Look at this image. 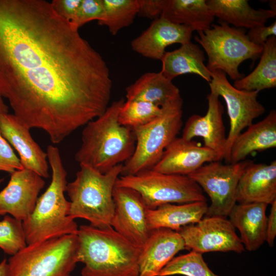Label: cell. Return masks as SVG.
<instances>
[{
	"mask_svg": "<svg viewBox=\"0 0 276 276\" xmlns=\"http://www.w3.org/2000/svg\"><path fill=\"white\" fill-rule=\"evenodd\" d=\"M109 68L44 0H0V95L29 129L59 144L102 114Z\"/></svg>",
	"mask_w": 276,
	"mask_h": 276,
	"instance_id": "obj_1",
	"label": "cell"
},
{
	"mask_svg": "<svg viewBox=\"0 0 276 276\" xmlns=\"http://www.w3.org/2000/svg\"><path fill=\"white\" fill-rule=\"evenodd\" d=\"M124 98L113 102L100 116L85 125L75 159L104 174L126 162L134 153L136 140L131 128L119 122Z\"/></svg>",
	"mask_w": 276,
	"mask_h": 276,
	"instance_id": "obj_2",
	"label": "cell"
},
{
	"mask_svg": "<svg viewBox=\"0 0 276 276\" xmlns=\"http://www.w3.org/2000/svg\"><path fill=\"white\" fill-rule=\"evenodd\" d=\"M77 235L78 262L84 265L82 276H139L141 248L112 227L82 225Z\"/></svg>",
	"mask_w": 276,
	"mask_h": 276,
	"instance_id": "obj_3",
	"label": "cell"
},
{
	"mask_svg": "<svg viewBox=\"0 0 276 276\" xmlns=\"http://www.w3.org/2000/svg\"><path fill=\"white\" fill-rule=\"evenodd\" d=\"M46 152L52 170L51 181L38 197L32 214L22 222L27 244L76 234L78 229L77 223L69 216L70 202L64 196L67 174L59 150L50 145Z\"/></svg>",
	"mask_w": 276,
	"mask_h": 276,
	"instance_id": "obj_4",
	"label": "cell"
},
{
	"mask_svg": "<svg viewBox=\"0 0 276 276\" xmlns=\"http://www.w3.org/2000/svg\"><path fill=\"white\" fill-rule=\"evenodd\" d=\"M79 165L75 179L66 186L70 199L69 216L74 220L86 219L95 227H111L114 210L113 191L123 165L119 164L104 174L87 165Z\"/></svg>",
	"mask_w": 276,
	"mask_h": 276,
	"instance_id": "obj_5",
	"label": "cell"
},
{
	"mask_svg": "<svg viewBox=\"0 0 276 276\" xmlns=\"http://www.w3.org/2000/svg\"><path fill=\"white\" fill-rule=\"evenodd\" d=\"M78 249L77 234L27 244L9 259L7 276H72Z\"/></svg>",
	"mask_w": 276,
	"mask_h": 276,
	"instance_id": "obj_6",
	"label": "cell"
},
{
	"mask_svg": "<svg viewBox=\"0 0 276 276\" xmlns=\"http://www.w3.org/2000/svg\"><path fill=\"white\" fill-rule=\"evenodd\" d=\"M218 22L197 32L194 40L204 50L208 56L206 66L211 72L221 71L236 81L244 77L238 70L240 64L259 58L263 47L251 42L244 29L232 27L220 20Z\"/></svg>",
	"mask_w": 276,
	"mask_h": 276,
	"instance_id": "obj_7",
	"label": "cell"
},
{
	"mask_svg": "<svg viewBox=\"0 0 276 276\" xmlns=\"http://www.w3.org/2000/svg\"><path fill=\"white\" fill-rule=\"evenodd\" d=\"M181 97L163 106L162 113L145 125L132 129L136 140L132 156L123 165L122 175L152 169L182 126Z\"/></svg>",
	"mask_w": 276,
	"mask_h": 276,
	"instance_id": "obj_8",
	"label": "cell"
},
{
	"mask_svg": "<svg viewBox=\"0 0 276 276\" xmlns=\"http://www.w3.org/2000/svg\"><path fill=\"white\" fill-rule=\"evenodd\" d=\"M116 186L137 191L149 210L167 203L206 202L202 190L188 176L160 173L152 169L119 177Z\"/></svg>",
	"mask_w": 276,
	"mask_h": 276,
	"instance_id": "obj_9",
	"label": "cell"
},
{
	"mask_svg": "<svg viewBox=\"0 0 276 276\" xmlns=\"http://www.w3.org/2000/svg\"><path fill=\"white\" fill-rule=\"evenodd\" d=\"M252 160L245 159L234 164L215 161L204 164L188 176L209 196L211 204L205 216L226 217L237 203L239 180Z\"/></svg>",
	"mask_w": 276,
	"mask_h": 276,
	"instance_id": "obj_10",
	"label": "cell"
},
{
	"mask_svg": "<svg viewBox=\"0 0 276 276\" xmlns=\"http://www.w3.org/2000/svg\"><path fill=\"white\" fill-rule=\"evenodd\" d=\"M211 73L212 80L209 83L211 91L224 100L229 118L230 128L223 156L226 164H229L230 151L234 140L243 129L253 123L255 119L264 113L265 108L258 100V91L237 89L221 71Z\"/></svg>",
	"mask_w": 276,
	"mask_h": 276,
	"instance_id": "obj_11",
	"label": "cell"
},
{
	"mask_svg": "<svg viewBox=\"0 0 276 276\" xmlns=\"http://www.w3.org/2000/svg\"><path fill=\"white\" fill-rule=\"evenodd\" d=\"M177 232L186 249L201 254L212 251L241 254L245 251L235 228L225 217L204 216L198 222L184 226Z\"/></svg>",
	"mask_w": 276,
	"mask_h": 276,
	"instance_id": "obj_12",
	"label": "cell"
},
{
	"mask_svg": "<svg viewBox=\"0 0 276 276\" xmlns=\"http://www.w3.org/2000/svg\"><path fill=\"white\" fill-rule=\"evenodd\" d=\"M113 199L114 210L111 227L131 243L142 248L151 230L147 222L148 209L141 196L133 189L115 185Z\"/></svg>",
	"mask_w": 276,
	"mask_h": 276,
	"instance_id": "obj_13",
	"label": "cell"
},
{
	"mask_svg": "<svg viewBox=\"0 0 276 276\" xmlns=\"http://www.w3.org/2000/svg\"><path fill=\"white\" fill-rule=\"evenodd\" d=\"M44 185L43 178L31 170L22 169L11 173L7 185L0 191V216L9 214L17 220H26Z\"/></svg>",
	"mask_w": 276,
	"mask_h": 276,
	"instance_id": "obj_14",
	"label": "cell"
},
{
	"mask_svg": "<svg viewBox=\"0 0 276 276\" xmlns=\"http://www.w3.org/2000/svg\"><path fill=\"white\" fill-rule=\"evenodd\" d=\"M219 96L213 91L207 95L208 108L204 116L194 114L185 123L181 137L191 141L195 137H201L204 146L214 151L220 161L223 159L226 141L223 122L224 106Z\"/></svg>",
	"mask_w": 276,
	"mask_h": 276,
	"instance_id": "obj_15",
	"label": "cell"
},
{
	"mask_svg": "<svg viewBox=\"0 0 276 276\" xmlns=\"http://www.w3.org/2000/svg\"><path fill=\"white\" fill-rule=\"evenodd\" d=\"M220 160L214 151L195 141L176 137L152 169L165 174L188 176L205 163Z\"/></svg>",
	"mask_w": 276,
	"mask_h": 276,
	"instance_id": "obj_16",
	"label": "cell"
},
{
	"mask_svg": "<svg viewBox=\"0 0 276 276\" xmlns=\"http://www.w3.org/2000/svg\"><path fill=\"white\" fill-rule=\"evenodd\" d=\"M28 127L11 113L0 114V131L18 152L24 169L42 178L50 177L47 154L33 140Z\"/></svg>",
	"mask_w": 276,
	"mask_h": 276,
	"instance_id": "obj_17",
	"label": "cell"
},
{
	"mask_svg": "<svg viewBox=\"0 0 276 276\" xmlns=\"http://www.w3.org/2000/svg\"><path fill=\"white\" fill-rule=\"evenodd\" d=\"M193 30L162 17L153 20L149 27L131 42L132 49L142 56L161 60L170 45L191 41Z\"/></svg>",
	"mask_w": 276,
	"mask_h": 276,
	"instance_id": "obj_18",
	"label": "cell"
},
{
	"mask_svg": "<svg viewBox=\"0 0 276 276\" xmlns=\"http://www.w3.org/2000/svg\"><path fill=\"white\" fill-rule=\"evenodd\" d=\"M186 249L178 232L166 228L151 230L139 256V276H157L179 251Z\"/></svg>",
	"mask_w": 276,
	"mask_h": 276,
	"instance_id": "obj_19",
	"label": "cell"
},
{
	"mask_svg": "<svg viewBox=\"0 0 276 276\" xmlns=\"http://www.w3.org/2000/svg\"><path fill=\"white\" fill-rule=\"evenodd\" d=\"M237 202L264 203L276 200V161L269 164L253 161L245 169L239 180L236 194Z\"/></svg>",
	"mask_w": 276,
	"mask_h": 276,
	"instance_id": "obj_20",
	"label": "cell"
},
{
	"mask_svg": "<svg viewBox=\"0 0 276 276\" xmlns=\"http://www.w3.org/2000/svg\"><path fill=\"white\" fill-rule=\"evenodd\" d=\"M267 205L258 202L238 203L228 215L233 226L239 230V237L248 251L257 250L266 241Z\"/></svg>",
	"mask_w": 276,
	"mask_h": 276,
	"instance_id": "obj_21",
	"label": "cell"
},
{
	"mask_svg": "<svg viewBox=\"0 0 276 276\" xmlns=\"http://www.w3.org/2000/svg\"><path fill=\"white\" fill-rule=\"evenodd\" d=\"M234 140L230 151L229 164L240 162L255 151L276 147V111L271 110L262 120L252 123Z\"/></svg>",
	"mask_w": 276,
	"mask_h": 276,
	"instance_id": "obj_22",
	"label": "cell"
},
{
	"mask_svg": "<svg viewBox=\"0 0 276 276\" xmlns=\"http://www.w3.org/2000/svg\"><path fill=\"white\" fill-rule=\"evenodd\" d=\"M206 3L215 17L237 28L265 25L276 15L275 10L254 9L247 0H208Z\"/></svg>",
	"mask_w": 276,
	"mask_h": 276,
	"instance_id": "obj_23",
	"label": "cell"
},
{
	"mask_svg": "<svg viewBox=\"0 0 276 276\" xmlns=\"http://www.w3.org/2000/svg\"><path fill=\"white\" fill-rule=\"evenodd\" d=\"M208 204L196 201L175 204L167 203L154 210H147V219L150 230L166 228L178 231L182 227L195 223L205 215Z\"/></svg>",
	"mask_w": 276,
	"mask_h": 276,
	"instance_id": "obj_24",
	"label": "cell"
},
{
	"mask_svg": "<svg viewBox=\"0 0 276 276\" xmlns=\"http://www.w3.org/2000/svg\"><path fill=\"white\" fill-rule=\"evenodd\" d=\"M160 61L162 63L160 72L171 81L186 74L197 75L208 83L212 80V73L204 63L203 51L191 41L181 44L176 50L166 51Z\"/></svg>",
	"mask_w": 276,
	"mask_h": 276,
	"instance_id": "obj_25",
	"label": "cell"
},
{
	"mask_svg": "<svg viewBox=\"0 0 276 276\" xmlns=\"http://www.w3.org/2000/svg\"><path fill=\"white\" fill-rule=\"evenodd\" d=\"M127 100L148 102L163 107L181 97L179 88L161 72H147L126 88Z\"/></svg>",
	"mask_w": 276,
	"mask_h": 276,
	"instance_id": "obj_26",
	"label": "cell"
},
{
	"mask_svg": "<svg viewBox=\"0 0 276 276\" xmlns=\"http://www.w3.org/2000/svg\"><path fill=\"white\" fill-rule=\"evenodd\" d=\"M160 17L197 32L210 28L215 18L206 0H167Z\"/></svg>",
	"mask_w": 276,
	"mask_h": 276,
	"instance_id": "obj_27",
	"label": "cell"
},
{
	"mask_svg": "<svg viewBox=\"0 0 276 276\" xmlns=\"http://www.w3.org/2000/svg\"><path fill=\"white\" fill-rule=\"evenodd\" d=\"M259 62L246 76L235 81L237 89L260 91L276 86V37H269L263 46Z\"/></svg>",
	"mask_w": 276,
	"mask_h": 276,
	"instance_id": "obj_28",
	"label": "cell"
},
{
	"mask_svg": "<svg viewBox=\"0 0 276 276\" xmlns=\"http://www.w3.org/2000/svg\"><path fill=\"white\" fill-rule=\"evenodd\" d=\"M103 15L98 25L106 26L112 35L131 25L137 15L139 0H102Z\"/></svg>",
	"mask_w": 276,
	"mask_h": 276,
	"instance_id": "obj_29",
	"label": "cell"
},
{
	"mask_svg": "<svg viewBox=\"0 0 276 276\" xmlns=\"http://www.w3.org/2000/svg\"><path fill=\"white\" fill-rule=\"evenodd\" d=\"M163 107L138 100H126L121 107L119 122L123 126L131 129L145 125L158 117Z\"/></svg>",
	"mask_w": 276,
	"mask_h": 276,
	"instance_id": "obj_30",
	"label": "cell"
},
{
	"mask_svg": "<svg viewBox=\"0 0 276 276\" xmlns=\"http://www.w3.org/2000/svg\"><path fill=\"white\" fill-rule=\"evenodd\" d=\"M180 274L186 276H218L213 272L203 260L202 254L191 251L173 258L157 276Z\"/></svg>",
	"mask_w": 276,
	"mask_h": 276,
	"instance_id": "obj_31",
	"label": "cell"
},
{
	"mask_svg": "<svg viewBox=\"0 0 276 276\" xmlns=\"http://www.w3.org/2000/svg\"><path fill=\"white\" fill-rule=\"evenodd\" d=\"M27 245L22 222L5 215L0 221V248L12 256Z\"/></svg>",
	"mask_w": 276,
	"mask_h": 276,
	"instance_id": "obj_32",
	"label": "cell"
},
{
	"mask_svg": "<svg viewBox=\"0 0 276 276\" xmlns=\"http://www.w3.org/2000/svg\"><path fill=\"white\" fill-rule=\"evenodd\" d=\"M103 15L102 0H82L75 18L70 22L72 27L78 29L94 20L99 21Z\"/></svg>",
	"mask_w": 276,
	"mask_h": 276,
	"instance_id": "obj_33",
	"label": "cell"
},
{
	"mask_svg": "<svg viewBox=\"0 0 276 276\" xmlns=\"http://www.w3.org/2000/svg\"><path fill=\"white\" fill-rule=\"evenodd\" d=\"M24 169L20 160L14 153L12 147L3 136L0 131V171L10 174Z\"/></svg>",
	"mask_w": 276,
	"mask_h": 276,
	"instance_id": "obj_34",
	"label": "cell"
},
{
	"mask_svg": "<svg viewBox=\"0 0 276 276\" xmlns=\"http://www.w3.org/2000/svg\"><path fill=\"white\" fill-rule=\"evenodd\" d=\"M81 3L82 0H53L51 4L57 14L70 22L76 16Z\"/></svg>",
	"mask_w": 276,
	"mask_h": 276,
	"instance_id": "obj_35",
	"label": "cell"
},
{
	"mask_svg": "<svg viewBox=\"0 0 276 276\" xmlns=\"http://www.w3.org/2000/svg\"><path fill=\"white\" fill-rule=\"evenodd\" d=\"M139 1L137 15L154 20L160 17L167 0H139Z\"/></svg>",
	"mask_w": 276,
	"mask_h": 276,
	"instance_id": "obj_36",
	"label": "cell"
},
{
	"mask_svg": "<svg viewBox=\"0 0 276 276\" xmlns=\"http://www.w3.org/2000/svg\"><path fill=\"white\" fill-rule=\"evenodd\" d=\"M247 35L251 42L263 47L269 37L276 36V21L268 26L263 25L250 29Z\"/></svg>",
	"mask_w": 276,
	"mask_h": 276,
	"instance_id": "obj_37",
	"label": "cell"
},
{
	"mask_svg": "<svg viewBox=\"0 0 276 276\" xmlns=\"http://www.w3.org/2000/svg\"><path fill=\"white\" fill-rule=\"evenodd\" d=\"M276 236V200L271 204L269 216L267 217L266 226V241L268 246L272 247L274 245Z\"/></svg>",
	"mask_w": 276,
	"mask_h": 276,
	"instance_id": "obj_38",
	"label": "cell"
},
{
	"mask_svg": "<svg viewBox=\"0 0 276 276\" xmlns=\"http://www.w3.org/2000/svg\"><path fill=\"white\" fill-rule=\"evenodd\" d=\"M7 261L4 259L0 262V276H7Z\"/></svg>",
	"mask_w": 276,
	"mask_h": 276,
	"instance_id": "obj_39",
	"label": "cell"
},
{
	"mask_svg": "<svg viewBox=\"0 0 276 276\" xmlns=\"http://www.w3.org/2000/svg\"><path fill=\"white\" fill-rule=\"evenodd\" d=\"M9 107L3 100V98L0 95V114L9 113Z\"/></svg>",
	"mask_w": 276,
	"mask_h": 276,
	"instance_id": "obj_40",
	"label": "cell"
},
{
	"mask_svg": "<svg viewBox=\"0 0 276 276\" xmlns=\"http://www.w3.org/2000/svg\"><path fill=\"white\" fill-rule=\"evenodd\" d=\"M4 180V178H0V184L3 182Z\"/></svg>",
	"mask_w": 276,
	"mask_h": 276,
	"instance_id": "obj_41",
	"label": "cell"
}]
</instances>
